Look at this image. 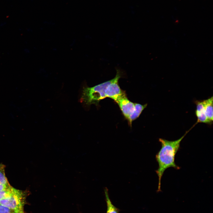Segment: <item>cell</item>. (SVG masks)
<instances>
[{
	"label": "cell",
	"instance_id": "8fae6325",
	"mask_svg": "<svg viewBox=\"0 0 213 213\" xmlns=\"http://www.w3.org/2000/svg\"><path fill=\"white\" fill-rule=\"evenodd\" d=\"M12 187L11 186L7 190L0 191V200L7 198L9 196Z\"/></svg>",
	"mask_w": 213,
	"mask_h": 213
},
{
	"label": "cell",
	"instance_id": "7c38bea8",
	"mask_svg": "<svg viewBox=\"0 0 213 213\" xmlns=\"http://www.w3.org/2000/svg\"><path fill=\"white\" fill-rule=\"evenodd\" d=\"M0 213H14L8 207L0 205Z\"/></svg>",
	"mask_w": 213,
	"mask_h": 213
},
{
	"label": "cell",
	"instance_id": "6da1fadb",
	"mask_svg": "<svg viewBox=\"0 0 213 213\" xmlns=\"http://www.w3.org/2000/svg\"><path fill=\"white\" fill-rule=\"evenodd\" d=\"M188 131L176 140L170 141L162 138L159 139L161 148L156 155V160L158 164V168L156 171L158 178L157 192L161 191V179L165 170L171 167L177 170L180 169V167L175 162V156L180 148L181 142Z\"/></svg>",
	"mask_w": 213,
	"mask_h": 213
},
{
	"label": "cell",
	"instance_id": "4fadbf2b",
	"mask_svg": "<svg viewBox=\"0 0 213 213\" xmlns=\"http://www.w3.org/2000/svg\"><path fill=\"white\" fill-rule=\"evenodd\" d=\"M11 187L10 185H7L0 183V191L7 190Z\"/></svg>",
	"mask_w": 213,
	"mask_h": 213
},
{
	"label": "cell",
	"instance_id": "9c48e42d",
	"mask_svg": "<svg viewBox=\"0 0 213 213\" xmlns=\"http://www.w3.org/2000/svg\"><path fill=\"white\" fill-rule=\"evenodd\" d=\"M104 193L107 208L106 213H119V210L112 203L109 196L108 190L106 188L104 189Z\"/></svg>",
	"mask_w": 213,
	"mask_h": 213
},
{
	"label": "cell",
	"instance_id": "277c9868",
	"mask_svg": "<svg viewBox=\"0 0 213 213\" xmlns=\"http://www.w3.org/2000/svg\"><path fill=\"white\" fill-rule=\"evenodd\" d=\"M116 70L115 77L112 79L111 82L107 86L105 91L106 97L110 98L115 101L125 94L120 88L118 83L119 80L122 76L123 72L119 69L116 68Z\"/></svg>",
	"mask_w": 213,
	"mask_h": 213
},
{
	"label": "cell",
	"instance_id": "3957f363",
	"mask_svg": "<svg viewBox=\"0 0 213 213\" xmlns=\"http://www.w3.org/2000/svg\"><path fill=\"white\" fill-rule=\"evenodd\" d=\"M26 195L25 192L12 187L9 196L0 200V205L8 207L14 213H24Z\"/></svg>",
	"mask_w": 213,
	"mask_h": 213
},
{
	"label": "cell",
	"instance_id": "8992f818",
	"mask_svg": "<svg viewBox=\"0 0 213 213\" xmlns=\"http://www.w3.org/2000/svg\"><path fill=\"white\" fill-rule=\"evenodd\" d=\"M196 114L197 118V123L210 124L206 116L203 101H196Z\"/></svg>",
	"mask_w": 213,
	"mask_h": 213
},
{
	"label": "cell",
	"instance_id": "52a82bcc",
	"mask_svg": "<svg viewBox=\"0 0 213 213\" xmlns=\"http://www.w3.org/2000/svg\"><path fill=\"white\" fill-rule=\"evenodd\" d=\"M206 114L210 123L213 121V97L203 100Z\"/></svg>",
	"mask_w": 213,
	"mask_h": 213
},
{
	"label": "cell",
	"instance_id": "7a4b0ae2",
	"mask_svg": "<svg viewBox=\"0 0 213 213\" xmlns=\"http://www.w3.org/2000/svg\"><path fill=\"white\" fill-rule=\"evenodd\" d=\"M111 81L112 79L93 87L84 88L81 99L82 101L88 105L98 104L101 100L106 98L105 91Z\"/></svg>",
	"mask_w": 213,
	"mask_h": 213
},
{
	"label": "cell",
	"instance_id": "5b68a950",
	"mask_svg": "<svg viewBox=\"0 0 213 213\" xmlns=\"http://www.w3.org/2000/svg\"><path fill=\"white\" fill-rule=\"evenodd\" d=\"M115 102L118 104L122 113L127 120L134 112L135 110V103L130 101L125 94Z\"/></svg>",
	"mask_w": 213,
	"mask_h": 213
},
{
	"label": "cell",
	"instance_id": "ba28073f",
	"mask_svg": "<svg viewBox=\"0 0 213 213\" xmlns=\"http://www.w3.org/2000/svg\"><path fill=\"white\" fill-rule=\"evenodd\" d=\"M147 106V104L142 105L140 104L135 103V110L133 114L130 116L128 120L131 126L132 122L139 116L143 111L146 107Z\"/></svg>",
	"mask_w": 213,
	"mask_h": 213
},
{
	"label": "cell",
	"instance_id": "30bf717a",
	"mask_svg": "<svg viewBox=\"0 0 213 213\" xmlns=\"http://www.w3.org/2000/svg\"><path fill=\"white\" fill-rule=\"evenodd\" d=\"M5 166L2 164H0V183L9 185L5 173Z\"/></svg>",
	"mask_w": 213,
	"mask_h": 213
}]
</instances>
